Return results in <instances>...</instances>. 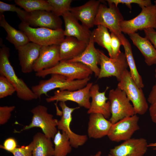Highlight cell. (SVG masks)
Masks as SVG:
<instances>
[{
	"mask_svg": "<svg viewBox=\"0 0 156 156\" xmlns=\"http://www.w3.org/2000/svg\"><path fill=\"white\" fill-rule=\"evenodd\" d=\"M106 156H113L112 155L109 154H108V155H107Z\"/></svg>",
	"mask_w": 156,
	"mask_h": 156,
	"instance_id": "bcb514c9",
	"label": "cell"
},
{
	"mask_svg": "<svg viewBox=\"0 0 156 156\" xmlns=\"http://www.w3.org/2000/svg\"><path fill=\"white\" fill-rule=\"evenodd\" d=\"M53 8L52 12L60 17L65 13L70 11L72 0H47Z\"/></svg>",
	"mask_w": 156,
	"mask_h": 156,
	"instance_id": "4dcf8cb0",
	"label": "cell"
},
{
	"mask_svg": "<svg viewBox=\"0 0 156 156\" xmlns=\"http://www.w3.org/2000/svg\"><path fill=\"white\" fill-rule=\"evenodd\" d=\"M92 85V83L89 82L84 88L74 91L57 90L54 92L53 95L46 99V101H71L76 103L79 106L89 109L91 104L90 90Z\"/></svg>",
	"mask_w": 156,
	"mask_h": 156,
	"instance_id": "7c38bea8",
	"label": "cell"
},
{
	"mask_svg": "<svg viewBox=\"0 0 156 156\" xmlns=\"http://www.w3.org/2000/svg\"><path fill=\"white\" fill-rule=\"evenodd\" d=\"M46 106L39 105L33 108L31 112L33 114L31 122L25 126L20 131L34 127L40 128L47 138L53 139L58 130L57 127L58 120L49 114Z\"/></svg>",
	"mask_w": 156,
	"mask_h": 156,
	"instance_id": "ba28073f",
	"label": "cell"
},
{
	"mask_svg": "<svg viewBox=\"0 0 156 156\" xmlns=\"http://www.w3.org/2000/svg\"><path fill=\"white\" fill-rule=\"evenodd\" d=\"M92 36L94 42L106 49L109 57L112 58V53L111 47L110 34L107 29L101 25H98L92 32Z\"/></svg>",
	"mask_w": 156,
	"mask_h": 156,
	"instance_id": "f1b7e54d",
	"label": "cell"
},
{
	"mask_svg": "<svg viewBox=\"0 0 156 156\" xmlns=\"http://www.w3.org/2000/svg\"><path fill=\"white\" fill-rule=\"evenodd\" d=\"M101 1L90 0L83 5L71 7L70 12L81 24L90 29L94 25V21Z\"/></svg>",
	"mask_w": 156,
	"mask_h": 156,
	"instance_id": "2e32d148",
	"label": "cell"
},
{
	"mask_svg": "<svg viewBox=\"0 0 156 156\" xmlns=\"http://www.w3.org/2000/svg\"><path fill=\"white\" fill-rule=\"evenodd\" d=\"M106 1L108 3L114 4L117 7L119 4H125L130 9H131L132 3L137 4L141 8L152 5L151 1L150 0H107Z\"/></svg>",
	"mask_w": 156,
	"mask_h": 156,
	"instance_id": "836d02e7",
	"label": "cell"
},
{
	"mask_svg": "<svg viewBox=\"0 0 156 156\" xmlns=\"http://www.w3.org/2000/svg\"><path fill=\"white\" fill-rule=\"evenodd\" d=\"M139 119L135 114L112 124L107 136L111 141L116 142L131 138L134 133L140 129Z\"/></svg>",
	"mask_w": 156,
	"mask_h": 156,
	"instance_id": "8fae6325",
	"label": "cell"
},
{
	"mask_svg": "<svg viewBox=\"0 0 156 156\" xmlns=\"http://www.w3.org/2000/svg\"><path fill=\"white\" fill-rule=\"evenodd\" d=\"M140 13L131 19L123 20L120 23L121 31L128 34L138 30L156 28V18L154 5L142 8Z\"/></svg>",
	"mask_w": 156,
	"mask_h": 156,
	"instance_id": "9c48e42d",
	"label": "cell"
},
{
	"mask_svg": "<svg viewBox=\"0 0 156 156\" xmlns=\"http://www.w3.org/2000/svg\"><path fill=\"white\" fill-rule=\"evenodd\" d=\"M5 11L16 12L22 22L26 23L29 12L17 7L14 4H9L0 1V13Z\"/></svg>",
	"mask_w": 156,
	"mask_h": 156,
	"instance_id": "1f68e13d",
	"label": "cell"
},
{
	"mask_svg": "<svg viewBox=\"0 0 156 156\" xmlns=\"http://www.w3.org/2000/svg\"><path fill=\"white\" fill-rule=\"evenodd\" d=\"M107 7L104 4L100 3L95 17L94 25H101L109 29L121 40L122 34L120 23L124 20L118 7L114 4L108 3Z\"/></svg>",
	"mask_w": 156,
	"mask_h": 156,
	"instance_id": "52a82bcc",
	"label": "cell"
},
{
	"mask_svg": "<svg viewBox=\"0 0 156 156\" xmlns=\"http://www.w3.org/2000/svg\"><path fill=\"white\" fill-rule=\"evenodd\" d=\"M14 106L0 107V125H3L10 118L11 112L14 109Z\"/></svg>",
	"mask_w": 156,
	"mask_h": 156,
	"instance_id": "d590c367",
	"label": "cell"
},
{
	"mask_svg": "<svg viewBox=\"0 0 156 156\" xmlns=\"http://www.w3.org/2000/svg\"><path fill=\"white\" fill-rule=\"evenodd\" d=\"M124 47L127 60L130 68L131 76L135 83L140 88H142L144 85L141 75L137 69L133 57L131 45L124 36L121 40Z\"/></svg>",
	"mask_w": 156,
	"mask_h": 156,
	"instance_id": "4316f807",
	"label": "cell"
},
{
	"mask_svg": "<svg viewBox=\"0 0 156 156\" xmlns=\"http://www.w3.org/2000/svg\"><path fill=\"white\" fill-rule=\"evenodd\" d=\"M88 44L75 38L66 36L59 45L60 61H67L77 57L85 50Z\"/></svg>",
	"mask_w": 156,
	"mask_h": 156,
	"instance_id": "7402d4cb",
	"label": "cell"
},
{
	"mask_svg": "<svg viewBox=\"0 0 156 156\" xmlns=\"http://www.w3.org/2000/svg\"><path fill=\"white\" fill-rule=\"evenodd\" d=\"M88 123V133L90 138L99 139L107 136L112 125L102 114H90Z\"/></svg>",
	"mask_w": 156,
	"mask_h": 156,
	"instance_id": "603a6c76",
	"label": "cell"
},
{
	"mask_svg": "<svg viewBox=\"0 0 156 156\" xmlns=\"http://www.w3.org/2000/svg\"><path fill=\"white\" fill-rule=\"evenodd\" d=\"M42 46L29 42L17 50L22 72L28 73L33 71L34 65L38 58Z\"/></svg>",
	"mask_w": 156,
	"mask_h": 156,
	"instance_id": "e0dca14e",
	"label": "cell"
},
{
	"mask_svg": "<svg viewBox=\"0 0 156 156\" xmlns=\"http://www.w3.org/2000/svg\"><path fill=\"white\" fill-rule=\"evenodd\" d=\"M111 47L112 53V58L116 57L121 52L120 50V46L122 43L120 38L111 32Z\"/></svg>",
	"mask_w": 156,
	"mask_h": 156,
	"instance_id": "e575fe53",
	"label": "cell"
},
{
	"mask_svg": "<svg viewBox=\"0 0 156 156\" xmlns=\"http://www.w3.org/2000/svg\"><path fill=\"white\" fill-rule=\"evenodd\" d=\"M149 110L152 120L156 124V103L151 104Z\"/></svg>",
	"mask_w": 156,
	"mask_h": 156,
	"instance_id": "60d3db41",
	"label": "cell"
},
{
	"mask_svg": "<svg viewBox=\"0 0 156 156\" xmlns=\"http://www.w3.org/2000/svg\"><path fill=\"white\" fill-rule=\"evenodd\" d=\"M33 146L32 141L27 146L17 147L11 153L14 156H32Z\"/></svg>",
	"mask_w": 156,
	"mask_h": 156,
	"instance_id": "8d00e7d4",
	"label": "cell"
},
{
	"mask_svg": "<svg viewBox=\"0 0 156 156\" xmlns=\"http://www.w3.org/2000/svg\"><path fill=\"white\" fill-rule=\"evenodd\" d=\"M0 74L5 77L13 85L17 96L22 100L28 101L38 98L21 78H18L9 60L10 49L0 42Z\"/></svg>",
	"mask_w": 156,
	"mask_h": 156,
	"instance_id": "6da1fadb",
	"label": "cell"
},
{
	"mask_svg": "<svg viewBox=\"0 0 156 156\" xmlns=\"http://www.w3.org/2000/svg\"><path fill=\"white\" fill-rule=\"evenodd\" d=\"M94 43L91 34L90 41L83 52L77 57L67 61L83 64L94 73L96 77H98L100 70L98 66L100 62V54L99 50L95 48Z\"/></svg>",
	"mask_w": 156,
	"mask_h": 156,
	"instance_id": "ffe728a7",
	"label": "cell"
},
{
	"mask_svg": "<svg viewBox=\"0 0 156 156\" xmlns=\"http://www.w3.org/2000/svg\"><path fill=\"white\" fill-rule=\"evenodd\" d=\"M100 70L99 79L116 77L119 81L124 72L128 66L125 53L121 52L115 58H111L99 50Z\"/></svg>",
	"mask_w": 156,
	"mask_h": 156,
	"instance_id": "30bf717a",
	"label": "cell"
},
{
	"mask_svg": "<svg viewBox=\"0 0 156 156\" xmlns=\"http://www.w3.org/2000/svg\"><path fill=\"white\" fill-rule=\"evenodd\" d=\"M148 147H153L154 148L153 149L156 150V142L149 144L148 145Z\"/></svg>",
	"mask_w": 156,
	"mask_h": 156,
	"instance_id": "b9f144b4",
	"label": "cell"
},
{
	"mask_svg": "<svg viewBox=\"0 0 156 156\" xmlns=\"http://www.w3.org/2000/svg\"><path fill=\"white\" fill-rule=\"evenodd\" d=\"M155 77L156 79V68L155 70Z\"/></svg>",
	"mask_w": 156,
	"mask_h": 156,
	"instance_id": "f6af8a7d",
	"label": "cell"
},
{
	"mask_svg": "<svg viewBox=\"0 0 156 156\" xmlns=\"http://www.w3.org/2000/svg\"><path fill=\"white\" fill-rule=\"evenodd\" d=\"M101 151H98L95 154L91 155V156H101Z\"/></svg>",
	"mask_w": 156,
	"mask_h": 156,
	"instance_id": "7bdbcfd3",
	"label": "cell"
},
{
	"mask_svg": "<svg viewBox=\"0 0 156 156\" xmlns=\"http://www.w3.org/2000/svg\"><path fill=\"white\" fill-rule=\"evenodd\" d=\"M0 26L4 29L7 33L6 39L13 44L16 49L30 42L24 32L16 29L7 22L2 13H0Z\"/></svg>",
	"mask_w": 156,
	"mask_h": 156,
	"instance_id": "d4e9b609",
	"label": "cell"
},
{
	"mask_svg": "<svg viewBox=\"0 0 156 156\" xmlns=\"http://www.w3.org/2000/svg\"><path fill=\"white\" fill-rule=\"evenodd\" d=\"M108 99L111 114L109 120L112 124L136 114L125 93L118 87L109 90Z\"/></svg>",
	"mask_w": 156,
	"mask_h": 156,
	"instance_id": "8992f818",
	"label": "cell"
},
{
	"mask_svg": "<svg viewBox=\"0 0 156 156\" xmlns=\"http://www.w3.org/2000/svg\"><path fill=\"white\" fill-rule=\"evenodd\" d=\"M145 37L148 39L154 45L156 49V31L153 28H149L144 30Z\"/></svg>",
	"mask_w": 156,
	"mask_h": 156,
	"instance_id": "f35d334b",
	"label": "cell"
},
{
	"mask_svg": "<svg viewBox=\"0 0 156 156\" xmlns=\"http://www.w3.org/2000/svg\"><path fill=\"white\" fill-rule=\"evenodd\" d=\"M92 71L81 63L61 61L55 66L36 72V76L44 78L49 74H58L64 75L70 80H81L90 77Z\"/></svg>",
	"mask_w": 156,
	"mask_h": 156,
	"instance_id": "5b68a950",
	"label": "cell"
},
{
	"mask_svg": "<svg viewBox=\"0 0 156 156\" xmlns=\"http://www.w3.org/2000/svg\"><path fill=\"white\" fill-rule=\"evenodd\" d=\"M18 146L15 139L12 138L6 139L4 142L3 145H0L1 148L11 153L14 151Z\"/></svg>",
	"mask_w": 156,
	"mask_h": 156,
	"instance_id": "74e56055",
	"label": "cell"
},
{
	"mask_svg": "<svg viewBox=\"0 0 156 156\" xmlns=\"http://www.w3.org/2000/svg\"><path fill=\"white\" fill-rule=\"evenodd\" d=\"M60 61L59 45L42 46L39 56L34 65L33 71L36 73L52 68Z\"/></svg>",
	"mask_w": 156,
	"mask_h": 156,
	"instance_id": "44dd1931",
	"label": "cell"
},
{
	"mask_svg": "<svg viewBox=\"0 0 156 156\" xmlns=\"http://www.w3.org/2000/svg\"><path fill=\"white\" fill-rule=\"evenodd\" d=\"M147 140L144 138H130L110 150L113 156H143L148 147Z\"/></svg>",
	"mask_w": 156,
	"mask_h": 156,
	"instance_id": "5bb4252c",
	"label": "cell"
},
{
	"mask_svg": "<svg viewBox=\"0 0 156 156\" xmlns=\"http://www.w3.org/2000/svg\"><path fill=\"white\" fill-rule=\"evenodd\" d=\"M18 28L26 34L30 42L42 46L59 45L65 38L62 28L54 30L44 27L35 28L22 22L19 25Z\"/></svg>",
	"mask_w": 156,
	"mask_h": 156,
	"instance_id": "3957f363",
	"label": "cell"
},
{
	"mask_svg": "<svg viewBox=\"0 0 156 156\" xmlns=\"http://www.w3.org/2000/svg\"><path fill=\"white\" fill-rule=\"evenodd\" d=\"M53 140L54 144L53 156H66L72 151L69 138L64 131L58 130Z\"/></svg>",
	"mask_w": 156,
	"mask_h": 156,
	"instance_id": "83f0119b",
	"label": "cell"
},
{
	"mask_svg": "<svg viewBox=\"0 0 156 156\" xmlns=\"http://www.w3.org/2000/svg\"><path fill=\"white\" fill-rule=\"evenodd\" d=\"M128 35L144 56L146 64L148 66L156 64V49L150 41L136 32Z\"/></svg>",
	"mask_w": 156,
	"mask_h": 156,
	"instance_id": "cb8c5ba5",
	"label": "cell"
},
{
	"mask_svg": "<svg viewBox=\"0 0 156 156\" xmlns=\"http://www.w3.org/2000/svg\"></svg>",
	"mask_w": 156,
	"mask_h": 156,
	"instance_id": "7dc6e473",
	"label": "cell"
},
{
	"mask_svg": "<svg viewBox=\"0 0 156 156\" xmlns=\"http://www.w3.org/2000/svg\"><path fill=\"white\" fill-rule=\"evenodd\" d=\"M59 105L62 110V116L58 120L57 128L59 130L64 132L69 137L72 147L77 148L83 145L88 140L86 135H81L74 133L71 130L70 125L72 120V114L79 107L74 108L68 106L65 102H60Z\"/></svg>",
	"mask_w": 156,
	"mask_h": 156,
	"instance_id": "4fadbf2b",
	"label": "cell"
},
{
	"mask_svg": "<svg viewBox=\"0 0 156 156\" xmlns=\"http://www.w3.org/2000/svg\"><path fill=\"white\" fill-rule=\"evenodd\" d=\"M117 87L125 93L132 102L136 114L143 115L146 112L148 105L142 89L135 83L127 69L122 74Z\"/></svg>",
	"mask_w": 156,
	"mask_h": 156,
	"instance_id": "277c9868",
	"label": "cell"
},
{
	"mask_svg": "<svg viewBox=\"0 0 156 156\" xmlns=\"http://www.w3.org/2000/svg\"><path fill=\"white\" fill-rule=\"evenodd\" d=\"M32 142V156H53L54 148L51 139L43 133H36Z\"/></svg>",
	"mask_w": 156,
	"mask_h": 156,
	"instance_id": "484cf974",
	"label": "cell"
},
{
	"mask_svg": "<svg viewBox=\"0 0 156 156\" xmlns=\"http://www.w3.org/2000/svg\"><path fill=\"white\" fill-rule=\"evenodd\" d=\"M148 102L151 104L156 103V82L153 86L147 99Z\"/></svg>",
	"mask_w": 156,
	"mask_h": 156,
	"instance_id": "ab89813d",
	"label": "cell"
},
{
	"mask_svg": "<svg viewBox=\"0 0 156 156\" xmlns=\"http://www.w3.org/2000/svg\"><path fill=\"white\" fill-rule=\"evenodd\" d=\"M34 27H44L56 30L62 28V22L59 17L51 11L38 10L29 12L26 22Z\"/></svg>",
	"mask_w": 156,
	"mask_h": 156,
	"instance_id": "9a60e30c",
	"label": "cell"
},
{
	"mask_svg": "<svg viewBox=\"0 0 156 156\" xmlns=\"http://www.w3.org/2000/svg\"><path fill=\"white\" fill-rule=\"evenodd\" d=\"M62 16L65 24L64 36L75 38L88 44L92 31L80 24L70 11L65 13Z\"/></svg>",
	"mask_w": 156,
	"mask_h": 156,
	"instance_id": "d6986e66",
	"label": "cell"
},
{
	"mask_svg": "<svg viewBox=\"0 0 156 156\" xmlns=\"http://www.w3.org/2000/svg\"><path fill=\"white\" fill-rule=\"evenodd\" d=\"M91 77L81 80H69L66 77L60 74H52L49 79L40 81L37 85L33 86L31 90L40 99L42 94L47 95L50 91L56 88L60 90L74 91L85 87L88 83Z\"/></svg>",
	"mask_w": 156,
	"mask_h": 156,
	"instance_id": "7a4b0ae2",
	"label": "cell"
},
{
	"mask_svg": "<svg viewBox=\"0 0 156 156\" xmlns=\"http://www.w3.org/2000/svg\"><path fill=\"white\" fill-rule=\"evenodd\" d=\"M155 5L154 6L155 7V16H156V0L154 1Z\"/></svg>",
	"mask_w": 156,
	"mask_h": 156,
	"instance_id": "ee69618b",
	"label": "cell"
},
{
	"mask_svg": "<svg viewBox=\"0 0 156 156\" xmlns=\"http://www.w3.org/2000/svg\"><path fill=\"white\" fill-rule=\"evenodd\" d=\"M109 87H107L103 92L99 91V87L97 84H93L90 90V94L92 100L87 113H97L102 114L106 119L110 117V103L105 93Z\"/></svg>",
	"mask_w": 156,
	"mask_h": 156,
	"instance_id": "ac0fdd59",
	"label": "cell"
},
{
	"mask_svg": "<svg viewBox=\"0 0 156 156\" xmlns=\"http://www.w3.org/2000/svg\"><path fill=\"white\" fill-rule=\"evenodd\" d=\"M16 90L12 83L5 77L0 75V98L13 94Z\"/></svg>",
	"mask_w": 156,
	"mask_h": 156,
	"instance_id": "d6a6232c",
	"label": "cell"
},
{
	"mask_svg": "<svg viewBox=\"0 0 156 156\" xmlns=\"http://www.w3.org/2000/svg\"><path fill=\"white\" fill-rule=\"evenodd\" d=\"M14 2L28 12L38 10L52 11L53 10L47 0H15Z\"/></svg>",
	"mask_w": 156,
	"mask_h": 156,
	"instance_id": "f546056e",
	"label": "cell"
}]
</instances>
